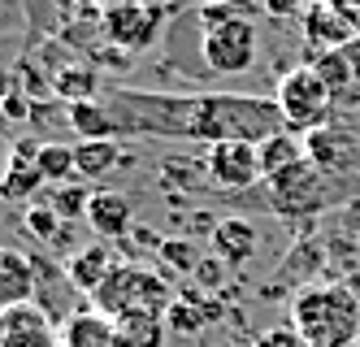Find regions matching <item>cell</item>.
Returning <instances> with one entry per match:
<instances>
[{"instance_id": "6da1fadb", "label": "cell", "mask_w": 360, "mask_h": 347, "mask_svg": "<svg viewBox=\"0 0 360 347\" xmlns=\"http://www.w3.org/2000/svg\"><path fill=\"white\" fill-rule=\"evenodd\" d=\"M195 100L200 92H143V87L100 92V104L113 118V139H187L195 144Z\"/></svg>"}, {"instance_id": "7a4b0ae2", "label": "cell", "mask_w": 360, "mask_h": 347, "mask_svg": "<svg viewBox=\"0 0 360 347\" xmlns=\"http://www.w3.org/2000/svg\"><path fill=\"white\" fill-rule=\"evenodd\" d=\"M200 22V57L204 74L213 78H235L248 74L261 57V31L248 9V0H226V5H204L191 9Z\"/></svg>"}, {"instance_id": "3957f363", "label": "cell", "mask_w": 360, "mask_h": 347, "mask_svg": "<svg viewBox=\"0 0 360 347\" xmlns=\"http://www.w3.org/2000/svg\"><path fill=\"white\" fill-rule=\"evenodd\" d=\"M291 326L304 347H352L360 339V296L347 282H317L295 291Z\"/></svg>"}, {"instance_id": "277c9868", "label": "cell", "mask_w": 360, "mask_h": 347, "mask_svg": "<svg viewBox=\"0 0 360 347\" xmlns=\"http://www.w3.org/2000/svg\"><path fill=\"white\" fill-rule=\"evenodd\" d=\"M174 286L169 278H161L148 265H131L122 260L117 270L100 282V291L91 296V308L105 313L109 322H122V317H165L174 304Z\"/></svg>"}, {"instance_id": "5b68a950", "label": "cell", "mask_w": 360, "mask_h": 347, "mask_svg": "<svg viewBox=\"0 0 360 347\" xmlns=\"http://www.w3.org/2000/svg\"><path fill=\"white\" fill-rule=\"evenodd\" d=\"M274 104H278V113H282V126L291 130V135H313V130L330 126L334 118V96L330 87L321 83V74L317 65L308 61V65H295L278 78V92H274Z\"/></svg>"}, {"instance_id": "8992f818", "label": "cell", "mask_w": 360, "mask_h": 347, "mask_svg": "<svg viewBox=\"0 0 360 347\" xmlns=\"http://www.w3.org/2000/svg\"><path fill=\"white\" fill-rule=\"evenodd\" d=\"M334 182H339V178L326 174L321 165H313L304 156L300 165L265 178L261 182V196H265V204L274 213H282V217H317V213H326L330 200L339 196V191H334Z\"/></svg>"}, {"instance_id": "52a82bcc", "label": "cell", "mask_w": 360, "mask_h": 347, "mask_svg": "<svg viewBox=\"0 0 360 347\" xmlns=\"http://www.w3.org/2000/svg\"><path fill=\"white\" fill-rule=\"evenodd\" d=\"M174 9H157V5H139V0H113L100 13V31H105L109 48L122 57H139L157 44L169 26H174Z\"/></svg>"}, {"instance_id": "ba28073f", "label": "cell", "mask_w": 360, "mask_h": 347, "mask_svg": "<svg viewBox=\"0 0 360 347\" xmlns=\"http://www.w3.org/2000/svg\"><path fill=\"white\" fill-rule=\"evenodd\" d=\"M204 170H209V182L221 191H252V187L265 182L256 144H217L204 156Z\"/></svg>"}, {"instance_id": "9c48e42d", "label": "cell", "mask_w": 360, "mask_h": 347, "mask_svg": "<svg viewBox=\"0 0 360 347\" xmlns=\"http://www.w3.org/2000/svg\"><path fill=\"white\" fill-rule=\"evenodd\" d=\"M313 65L339 109H360V39L334 48V52H317Z\"/></svg>"}, {"instance_id": "30bf717a", "label": "cell", "mask_w": 360, "mask_h": 347, "mask_svg": "<svg viewBox=\"0 0 360 347\" xmlns=\"http://www.w3.org/2000/svg\"><path fill=\"white\" fill-rule=\"evenodd\" d=\"M18 9H22V31H27V52H31V48H44L48 39H57L79 18L83 0H18Z\"/></svg>"}, {"instance_id": "8fae6325", "label": "cell", "mask_w": 360, "mask_h": 347, "mask_svg": "<svg viewBox=\"0 0 360 347\" xmlns=\"http://www.w3.org/2000/svg\"><path fill=\"white\" fill-rule=\"evenodd\" d=\"M300 26H304V44L308 48H321V52H334V48L360 39L356 22L339 5H326V0H313V9L300 18Z\"/></svg>"}, {"instance_id": "7c38bea8", "label": "cell", "mask_w": 360, "mask_h": 347, "mask_svg": "<svg viewBox=\"0 0 360 347\" xmlns=\"http://www.w3.org/2000/svg\"><path fill=\"white\" fill-rule=\"evenodd\" d=\"M39 291V274L35 260L27 252H18L9 244H0V313L9 308H27Z\"/></svg>"}, {"instance_id": "4fadbf2b", "label": "cell", "mask_w": 360, "mask_h": 347, "mask_svg": "<svg viewBox=\"0 0 360 347\" xmlns=\"http://www.w3.org/2000/svg\"><path fill=\"white\" fill-rule=\"evenodd\" d=\"M0 347H61V334L53 330L44 308L27 304L0 313Z\"/></svg>"}, {"instance_id": "5bb4252c", "label": "cell", "mask_w": 360, "mask_h": 347, "mask_svg": "<svg viewBox=\"0 0 360 347\" xmlns=\"http://www.w3.org/2000/svg\"><path fill=\"white\" fill-rule=\"evenodd\" d=\"M117 252L109 248V244H87V248H79L70 260H65V278H70V286L79 291V296H96L100 291V282H105L113 270H117Z\"/></svg>"}, {"instance_id": "9a60e30c", "label": "cell", "mask_w": 360, "mask_h": 347, "mask_svg": "<svg viewBox=\"0 0 360 347\" xmlns=\"http://www.w3.org/2000/svg\"><path fill=\"white\" fill-rule=\"evenodd\" d=\"M304 148H308V161L321 165L334 178H343V170L360 161L356 139L347 135V130H339V126H321V130H313V135H304Z\"/></svg>"}, {"instance_id": "2e32d148", "label": "cell", "mask_w": 360, "mask_h": 347, "mask_svg": "<svg viewBox=\"0 0 360 347\" xmlns=\"http://www.w3.org/2000/svg\"><path fill=\"white\" fill-rule=\"evenodd\" d=\"M48 87L61 104H79V100H100L105 83H100V70L83 57H70L65 65H53L48 70Z\"/></svg>"}, {"instance_id": "e0dca14e", "label": "cell", "mask_w": 360, "mask_h": 347, "mask_svg": "<svg viewBox=\"0 0 360 347\" xmlns=\"http://www.w3.org/2000/svg\"><path fill=\"white\" fill-rule=\"evenodd\" d=\"M256 239H261V234H256V226L248 217H221V222H213L209 248H213V256L226 265V270H239V265L252 260Z\"/></svg>"}, {"instance_id": "ac0fdd59", "label": "cell", "mask_w": 360, "mask_h": 347, "mask_svg": "<svg viewBox=\"0 0 360 347\" xmlns=\"http://www.w3.org/2000/svg\"><path fill=\"white\" fill-rule=\"evenodd\" d=\"M326 270V239H300V244L291 248V256L274 270V282L278 286H317Z\"/></svg>"}, {"instance_id": "d6986e66", "label": "cell", "mask_w": 360, "mask_h": 347, "mask_svg": "<svg viewBox=\"0 0 360 347\" xmlns=\"http://www.w3.org/2000/svg\"><path fill=\"white\" fill-rule=\"evenodd\" d=\"M100 239H117L131 234V200L122 191H91V204H87V217H83Z\"/></svg>"}, {"instance_id": "ffe728a7", "label": "cell", "mask_w": 360, "mask_h": 347, "mask_svg": "<svg viewBox=\"0 0 360 347\" xmlns=\"http://www.w3.org/2000/svg\"><path fill=\"white\" fill-rule=\"evenodd\" d=\"M122 165L117 139H79L74 144V182H100Z\"/></svg>"}, {"instance_id": "44dd1931", "label": "cell", "mask_w": 360, "mask_h": 347, "mask_svg": "<svg viewBox=\"0 0 360 347\" xmlns=\"http://www.w3.org/2000/svg\"><path fill=\"white\" fill-rule=\"evenodd\" d=\"M61 347H117L113 322L96 308H74L61 322Z\"/></svg>"}, {"instance_id": "7402d4cb", "label": "cell", "mask_w": 360, "mask_h": 347, "mask_svg": "<svg viewBox=\"0 0 360 347\" xmlns=\"http://www.w3.org/2000/svg\"><path fill=\"white\" fill-rule=\"evenodd\" d=\"M256 152H261V174H265V178H274V174H282V170L300 165L304 156H308L304 135H291V130H278V135H274V139H265Z\"/></svg>"}, {"instance_id": "603a6c76", "label": "cell", "mask_w": 360, "mask_h": 347, "mask_svg": "<svg viewBox=\"0 0 360 347\" xmlns=\"http://www.w3.org/2000/svg\"><path fill=\"white\" fill-rule=\"evenodd\" d=\"M65 122L79 139H113V118L100 100H79L65 104Z\"/></svg>"}, {"instance_id": "cb8c5ba5", "label": "cell", "mask_w": 360, "mask_h": 347, "mask_svg": "<svg viewBox=\"0 0 360 347\" xmlns=\"http://www.w3.org/2000/svg\"><path fill=\"white\" fill-rule=\"evenodd\" d=\"M165 317H122L113 322V339L117 347H165Z\"/></svg>"}, {"instance_id": "d4e9b609", "label": "cell", "mask_w": 360, "mask_h": 347, "mask_svg": "<svg viewBox=\"0 0 360 347\" xmlns=\"http://www.w3.org/2000/svg\"><path fill=\"white\" fill-rule=\"evenodd\" d=\"M161 265L174 274H183V278H195V270L204 265V252L195 239H161V248H157Z\"/></svg>"}, {"instance_id": "484cf974", "label": "cell", "mask_w": 360, "mask_h": 347, "mask_svg": "<svg viewBox=\"0 0 360 347\" xmlns=\"http://www.w3.org/2000/svg\"><path fill=\"white\" fill-rule=\"evenodd\" d=\"M44 187V174L39 165H9L5 178H0V200L9 204H31V196Z\"/></svg>"}, {"instance_id": "4316f807", "label": "cell", "mask_w": 360, "mask_h": 347, "mask_svg": "<svg viewBox=\"0 0 360 347\" xmlns=\"http://www.w3.org/2000/svg\"><path fill=\"white\" fill-rule=\"evenodd\" d=\"M35 165H39L44 182H57V187L74 182V144H44Z\"/></svg>"}, {"instance_id": "83f0119b", "label": "cell", "mask_w": 360, "mask_h": 347, "mask_svg": "<svg viewBox=\"0 0 360 347\" xmlns=\"http://www.w3.org/2000/svg\"><path fill=\"white\" fill-rule=\"evenodd\" d=\"M22 226H27V234H35L39 244H57V239H61V217H57L53 204H27Z\"/></svg>"}, {"instance_id": "f1b7e54d", "label": "cell", "mask_w": 360, "mask_h": 347, "mask_svg": "<svg viewBox=\"0 0 360 347\" xmlns=\"http://www.w3.org/2000/svg\"><path fill=\"white\" fill-rule=\"evenodd\" d=\"M57 208V217L61 222H79V217H87V204H91V191L83 182H65V187H57V196L48 200Z\"/></svg>"}, {"instance_id": "f546056e", "label": "cell", "mask_w": 360, "mask_h": 347, "mask_svg": "<svg viewBox=\"0 0 360 347\" xmlns=\"http://www.w3.org/2000/svg\"><path fill=\"white\" fill-rule=\"evenodd\" d=\"M204 322H209V313H204L200 304H191V300H183V296H178L169 304V313H165V326L169 330H187V334H195Z\"/></svg>"}, {"instance_id": "4dcf8cb0", "label": "cell", "mask_w": 360, "mask_h": 347, "mask_svg": "<svg viewBox=\"0 0 360 347\" xmlns=\"http://www.w3.org/2000/svg\"><path fill=\"white\" fill-rule=\"evenodd\" d=\"M31 109H35V104L27 100V92H5V96H0V113H5V122H31Z\"/></svg>"}, {"instance_id": "1f68e13d", "label": "cell", "mask_w": 360, "mask_h": 347, "mask_svg": "<svg viewBox=\"0 0 360 347\" xmlns=\"http://www.w3.org/2000/svg\"><path fill=\"white\" fill-rule=\"evenodd\" d=\"M256 347H304V339L295 334V326H274L256 334Z\"/></svg>"}, {"instance_id": "d6a6232c", "label": "cell", "mask_w": 360, "mask_h": 347, "mask_svg": "<svg viewBox=\"0 0 360 347\" xmlns=\"http://www.w3.org/2000/svg\"><path fill=\"white\" fill-rule=\"evenodd\" d=\"M261 9L269 18H304L313 9V0H261Z\"/></svg>"}, {"instance_id": "836d02e7", "label": "cell", "mask_w": 360, "mask_h": 347, "mask_svg": "<svg viewBox=\"0 0 360 347\" xmlns=\"http://www.w3.org/2000/svg\"><path fill=\"white\" fill-rule=\"evenodd\" d=\"M195 286H204V291H217V286H226V265L213 256V260H204L200 270H195Z\"/></svg>"}, {"instance_id": "e575fe53", "label": "cell", "mask_w": 360, "mask_h": 347, "mask_svg": "<svg viewBox=\"0 0 360 347\" xmlns=\"http://www.w3.org/2000/svg\"><path fill=\"white\" fill-rule=\"evenodd\" d=\"M9 122H5V113H0V178H5V170H9Z\"/></svg>"}, {"instance_id": "d590c367", "label": "cell", "mask_w": 360, "mask_h": 347, "mask_svg": "<svg viewBox=\"0 0 360 347\" xmlns=\"http://www.w3.org/2000/svg\"><path fill=\"white\" fill-rule=\"evenodd\" d=\"M139 5H157V9H174V13H183V0H139Z\"/></svg>"}, {"instance_id": "8d00e7d4", "label": "cell", "mask_w": 360, "mask_h": 347, "mask_svg": "<svg viewBox=\"0 0 360 347\" xmlns=\"http://www.w3.org/2000/svg\"><path fill=\"white\" fill-rule=\"evenodd\" d=\"M204 5H226V0H183V13H191V9H204Z\"/></svg>"}]
</instances>
